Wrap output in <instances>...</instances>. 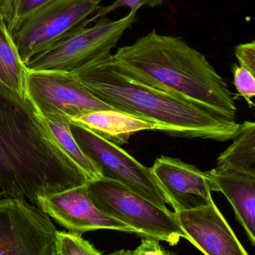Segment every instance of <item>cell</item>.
Instances as JSON below:
<instances>
[{
    "label": "cell",
    "instance_id": "obj_21",
    "mask_svg": "<svg viewBox=\"0 0 255 255\" xmlns=\"http://www.w3.org/2000/svg\"><path fill=\"white\" fill-rule=\"evenodd\" d=\"M165 0H115L112 4L105 7H100V9L94 13L93 17L90 18L88 24L94 22L99 18L104 17L106 14L114 11L116 9L121 7H128L130 8V12L133 13H137L138 10L144 6L150 7H157L161 5Z\"/></svg>",
    "mask_w": 255,
    "mask_h": 255
},
{
    "label": "cell",
    "instance_id": "obj_26",
    "mask_svg": "<svg viewBox=\"0 0 255 255\" xmlns=\"http://www.w3.org/2000/svg\"><path fill=\"white\" fill-rule=\"evenodd\" d=\"M58 255V253H57V252L55 251H55H54L53 255Z\"/></svg>",
    "mask_w": 255,
    "mask_h": 255
},
{
    "label": "cell",
    "instance_id": "obj_25",
    "mask_svg": "<svg viewBox=\"0 0 255 255\" xmlns=\"http://www.w3.org/2000/svg\"><path fill=\"white\" fill-rule=\"evenodd\" d=\"M3 4H4V0H0V14H1V11H2Z\"/></svg>",
    "mask_w": 255,
    "mask_h": 255
},
{
    "label": "cell",
    "instance_id": "obj_12",
    "mask_svg": "<svg viewBox=\"0 0 255 255\" xmlns=\"http://www.w3.org/2000/svg\"><path fill=\"white\" fill-rule=\"evenodd\" d=\"M190 241L205 255H249L214 201L197 209L175 212Z\"/></svg>",
    "mask_w": 255,
    "mask_h": 255
},
{
    "label": "cell",
    "instance_id": "obj_5",
    "mask_svg": "<svg viewBox=\"0 0 255 255\" xmlns=\"http://www.w3.org/2000/svg\"><path fill=\"white\" fill-rule=\"evenodd\" d=\"M100 1L55 0L19 22L10 34L21 61L25 66L33 57L86 26L101 7Z\"/></svg>",
    "mask_w": 255,
    "mask_h": 255
},
{
    "label": "cell",
    "instance_id": "obj_13",
    "mask_svg": "<svg viewBox=\"0 0 255 255\" xmlns=\"http://www.w3.org/2000/svg\"><path fill=\"white\" fill-rule=\"evenodd\" d=\"M211 190L221 192L233 207L237 220L255 245V175L214 169L207 172Z\"/></svg>",
    "mask_w": 255,
    "mask_h": 255
},
{
    "label": "cell",
    "instance_id": "obj_9",
    "mask_svg": "<svg viewBox=\"0 0 255 255\" xmlns=\"http://www.w3.org/2000/svg\"><path fill=\"white\" fill-rule=\"evenodd\" d=\"M57 229L39 207L0 199V255H52Z\"/></svg>",
    "mask_w": 255,
    "mask_h": 255
},
{
    "label": "cell",
    "instance_id": "obj_3",
    "mask_svg": "<svg viewBox=\"0 0 255 255\" xmlns=\"http://www.w3.org/2000/svg\"><path fill=\"white\" fill-rule=\"evenodd\" d=\"M96 98L114 110L155 123L178 137L233 139L241 128L228 121L168 93L130 79L118 68L111 52L71 72Z\"/></svg>",
    "mask_w": 255,
    "mask_h": 255
},
{
    "label": "cell",
    "instance_id": "obj_8",
    "mask_svg": "<svg viewBox=\"0 0 255 255\" xmlns=\"http://www.w3.org/2000/svg\"><path fill=\"white\" fill-rule=\"evenodd\" d=\"M25 97L47 121L71 122L91 112L114 110L64 72L28 71Z\"/></svg>",
    "mask_w": 255,
    "mask_h": 255
},
{
    "label": "cell",
    "instance_id": "obj_6",
    "mask_svg": "<svg viewBox=\"0 0 255 255\" xmlns=\"http://www.w3.org/2000/svg\"><path fill=\"white\" fill-rule=\"evenodd\" d=\"M136 20V13L131 12L118 20L99 18L94 25L75 30L52 47L33 57L25 64L26 70L71 73L110 52Z\"/></svg>",
    "mask_w": 255,
    "mask_h": 255
},
{
    "label": "cell",
    "instance_id": "obj_17",
    "mask_svg": "<svg viewBox=\"0 0 255 255\" xmlns=\"http://www.w3.org/2000/svg\"><path fill=\"white\" fill-rule=\"evenodd\" d=\"M57 140L70 158L80 169L87 182L103 178L97 166L85 155L70 130V121H47Z\"/></svg>",
    "mask_w": 255,
    "mask_h": 255
},
{
    "label": "cell",
    "instance_id": "obj_16",
    "mask_svg": "<svg viewBox=\"0 0 255 255\" xmlns=\"http://www.w3.org/2000/svg\"><path fill=\"white\" fill-rule=\"evenodd\" d=\"M27 73L26 67L21 61L5 22L0 14V86L26 99Z\"/></svg>",
    "mask_w": 255,
    "mask_h": 255
},
{
    "label": "cell",
    "instance_id": "obj_15",
    "mask_svg": "<svg viewBox=\"0 0 255 255\" xmlns=\"http://www.w3.org/2000/svg\"><path fill=\"white\" fill-rule=\"evenodd\" d=\"M234 142L217 159V169L255 175V124H241Z\"/></svg>",
    "mask_w": 255,
    "mask_h": 255
},
{
    "label": "cell",
    "instance_id": "obj_19",
    "mask_svg": "<svg viewBox=\"0 0 255 255\" xmlns=\"http://www.w3.org/2000/svg\"><path fill=\"white\" fill-rule=\"evenodd\" d=\"M55 250L59 255H103L81 235L57 231Z\"/></svg>",
    "mask_w": 255,
    "mask_h": 255
},
{
    "label": "cell",
    "instance_id": "obj_23",
    "mask_svg": "<svg viewBox=\"0 0 255 255\" xmlns=\"http://www.w3.org/2000/svg\"><path fill=\"white\" fill-rule=\"evenodd\" d=\"M130 255H169L162 249L158 241L151 238L142 240V244Z\"/></svg>",
    "mask_w": 255,
    "mask_h": 255
},
{
    "label": "cell",
    "instance_id": "obj_18",
    "mask_svg": "<svg viewBox=\"0 0 255 255\" xmlns=\"http://www.w3.org/2000/svg\"><path fill=\"white\" fill-rule=\"evenodd\" d=\"M55 0H4L3 19L9 32L36 10Z\"/></svg>",
    "mask_w": 255,
    "mask_h": 255
},
{
    "label": "cell",
    "instance_id": "obj_22",
    "mask_svg": "<svg viewBox=\"0 0 255 255\" xmlns=\"http://www.w3.org/2000/svg\"><path fill=\"white\" fill-rule=\"evenodd\" d=\"M235 55L240 66L255 75V42L243 43L235 48Z\"/></svg>",
    "mask_w": 255,
    "mask_h": 255
},
{
    "label": "cell",
    "instance_id": "obj_2",
    "mask_svg": "<svg viewBox=\"0 0 255 255\" xmlns=\"http://www.w3.org/2000/svg\"><path fill=\"white\" fill-rule=\"evenodd\" d=\"M113 57L119 70L130 79L237 121L235 97L226 81L203 53L180 37L153 30L118 48Z\"/></svg>",
    "mask_w": 255,
    "mask_h": 255
},
{
    "label": "cell",
    "instance_id": "obj_24",
    "mask_svg": "<svg viewBox=\"0 0 255 255\" xmlns=\"http://www.w3.org/2000/svg\"><path fill=\"white\" fill-rule=\"evenodd\" d=\"M130 251H127V250H120V251L115 252L112 254L106 255H130Z\"/></svg>",
    "mask_w": 255,
    "mask_h": 255
},
{
    "label": "cell",
    "instance_id": "obj_7",
    "mask_svg": "<svg viewBox=\"0 0 255 255\" xmlns=\"http://www.w3.org/2000/svg\"><path fill=\"white\" fill-rule=\"evenodd\" d=\"M70 130L85 155L97 166L103 178L125 186L163 209L168 202L149 167L119 145L103 139L87 128L70 124Z\"/></svg>",
    "mask_w": 255,
    "mask_h": 255
},
{
    "label": "cell",
    "instance_id": "obj_11",
    "mask_svg": "<svg viewBox=\"0 0 255 255\" xmlns=\"http://www.w3.org/2000/svg\"><path fill=\"white\" fill-rule=\"evenodd\" d=\"M37 206L72 233L98 229L133 233L126 225L97 209L88 196L86 184L38 198Z\"/></svg>",
    "mask_w": 255,
    "mask_h": 255
},
{
    "label": "cell",
    "instance_id": "obj_4",
    "mask_svg": "<svg viewBox=\"0 0 255 255\" xmlns=\"http://www.w3.org/2000/svg\"><path fill=\"white\" fill-rule=\"evenodd\" d=\"M88 196L97 209L145 238L178 244L187 235L176 214L163 209L120 183L101 178L86 183Z\"/></svg>",
    "mask_w": 255,
    "mask_h": 255
},
{
    "label": "cell",
    "instance_id": "obj_10",
    "mask_svg": "<svg viewBox=\"0 0 255 255\" xmlns=\"http://www.w3.org/2000/svg\"><path fill=\"white\" fill-rule=\"evenodd\" d=\"M150 169L175 212L197 209L214 201L209 175L195 165L161 156Z\"/></svg>",
    "mask_w": 255,
    "mask_h": 255
},
{
    "label": "cell",
    "instance_id": "obj_27",
    "mask_svg": "<svg viewBox=\"0 0 255 255\" xmlns=\"http://www.w3.org/2000/svg\"><path fill=\"white\" fill-rule=\"evenodd\" d=\"M169 255H171V254H169Z\"/></svg>",
    "mask_w": 255,
    "mask_h": 255
},
{
    "label": "cell",
    "instance_id": "obj_14",
    "mask_svg": "<svg viewBox=\"0 0 255 255\" xmlns=\"http://www.w3.org/2000/svg\"><path fill=\"white\" fill-rule=\"evenodd\" d=\"M70 121L87 128L103 139L118 145L127 143L130 136L137 132L160 130V127L155 123L116 110L91 112L72 118Z\"/></svg>",
    "mask_w": 255,
    "mask_h": 255
},
{
    "label": "cell",
    "instance_id": "obj_1",
    "mask_svg": "<svg viewBox=\"0 0 255 255\" xmlns=\"http://www.w3.org/2000/svg\"><path fill=\"white\" fill-rule=\"evenodd\" d=\"M86 183L32 103L0 86V199L37 206L39 197Z\"/></svg>",
    "mask_w": 255,
    "mask_h": 255
},
{
    "label": "cell",
    "instance_id": "obj_20",
    "mask_svg": "<svg viewBox=\"0 0 255 255\" xmlns=\"http://www.w3.org/2000/svg\"><path fill=\"white\" fill-rule=\"evenodd\" d=\"M234 83L239 95L244 97L250 108L255 106L253 99L255 97V75L247 69L238 64H234Z\"/></svg>",
    "mask_w": 255,
    "mask_h": 255
}]
</instances>
